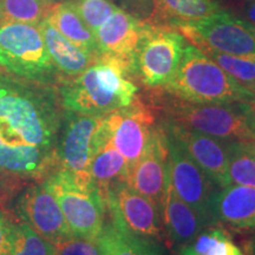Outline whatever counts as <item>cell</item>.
I'll use <instances>...</instances> for the list:
<instances>
[{
	"label": "cell",
	"instance_id": "obj_27",
	"mask_svg": "<svg viewBox=\"0 0 255 255\" xmlns=\"http://www.w3.org/2000/svg\"><path fill=\"white\" fill-rule=\"evenodd\" d=\"M229 182L255 188V143L231 142Z\"/></svg>",
	"mask_w": 255,
	"mask_h": 255
},
{
	"label": "cell",
	"instance_id": "obj_20",
	"mask_svg": "<svg viewBox=\"0 0 255 255\" xmlns=\"http://www.w3.org/2000/svg\"><path fill=\"white\" fill-rule=\"evenodd\" d=\"M38 26L51 60L55 64L56 69L64 75L70 77L77 76L96 60V57L64 37L47 19H44Z\"/></svg>",
	"mask_w": 255,
	"mask_h": 255
},
{
	"label": "cell",
	"instance_id": "obj_12",
	"mask_svg": "<svg viewBox=\"0 0 255 255\" xmlns=\"http://www.w3.org/2000/svg\"><path fill=\"white\" fill-rule=\"evenodd\" d=\"M102 116L64 111L56 148L57 168L91 180L90 164Z\"/></svg>",
	"mask_w": 255,
	"mask_h": 255
},
{
	"label": "cell",
	"instance_id": "obj_9",
	"mask_svg": "<svg viewBox=\"0 0 255 255\" xmlns=\"http://www.w3.org/2000/svg\"><path fill=\"white\" fill-rule=\"evenodd\" d=\"M168 148L169 181L180 199L202 219L206 227L215 225L214 199L220 188L187 154L183 146L164 131Z\"/></svg>",
	"mask_w": 255,
	"mask_h": 255
},
{
	"label": "cell",
	"instance_id": "obj_24",
	"mask_svg": "<svg viewBox=\"0 0 255 255\" xmlns=\"http://www.w3.org/2000/svg\"><path fill=\"white\" fill-rule=\"evenodd\" d=\"M180 251L181 255H245L229 233L216 226L203 228Z\"/></svg>",
	"mask_w": 255,
	"mask_h": 255
},
{
	"label": "cell",
	"instance_id": "obj_18",
	"mask_svg": "<svg viewBox=\"0 0 255 255\" xmlns=\"http://www.w3.org/2000/svg\"><path fill=\"white\" fill-rule=\"evenodd\" d=\"M159 214L168 239L178 248L193 240L206 227L195 210L175 193L169 178Z\"/></svg>",
	"mask_w": 255,
	"mask_h": 255
},
{
	"label": "cell",
	"instance_id": "obj_7",
	"mask_svg": "<svg viewBox=\"0 0 255 255\" xmlns=\"http://www.w3.org/2000/svg\"><path fill=\"white\" fill-rule=\"evenodd\" d=\"M184 46L178 32L146 24L133 56V73L145 87L163 88L176 73Z\"/></svg>",
	"mask_w": 255,
	"mask_h": 255
},
{
	"label": "cell",
	"instance_id": "obj_5",
	"mask_svg": "<svg viewBox=\"0 0 255 255\" xmlns=\"http://www.w3.org/2000/svg\"><path fill=\"white\" fill-rule=\"evenodd\" d=\"M41 182L58 202L71 234L97 240L105 225L107 206L92 180L56 168Z\"/></svg>",
	"mask_w": 255,
	"mask_h": 255
},
{
	"label": "cell",
	"instance_id": "obj_16",
	"mask_svg": "<svg viewBox=\"0 0 255 255\" xmlns=\"http://www.w3.org/2000/svg\"><path fill=\"white\" fill-rule=\"evenodd\" d=\"M146 23L129 12L117 8L95 32L98 56H113L131 60L138 47Z\"/></svg>",
	"mask_w": 255,
	"mask_h": 255
},
{
	"label": "cell",
	"instance_id": "obj_26",
	"mask_svg": "<svg viewBox=\"0 0 255 255\" xmlns=\"http://www.w3.org/2000/svg\"><path fill=\"white\" fill-rule=\"evenodd\" d=\"M56 2L50 0H0V25L24 23L39 25Z\"/></svg>",
	"mask_w": 255,
	"mask_h": 255
},
{
	"label": "cell",
	"instance_id": "obj_17",
	"mask_svg": "<svg viewBox=\"0 0 255 255\" xmlns=\"http://www.w3.org/2000/svg\"><path fill=\"white\" fill-rule=\"evenodd\" d=\"M215 223L238 232L255 231V188L228 184L220 188L213 206Z\"/></svg>",
	"mask_w": 255,
	"mask_h": 255
},
{
	"label": "cell",
	"instance_id": "obj_28",
	"mask_svg": "<svg viewBox=\"0 0 255 255\" xmlns=\"http://www.w3.org/2000/svg\"><path fill=\"white\" fill-rule=\"evenodd\" d=\"M201 51L214 60L223 71L227 72L239 84L255 94V57L233 56L209 49H202Z\"/></svg>",
	"mask_w": 255,
	"mask_h": 255
},
{
	"label": "cell",
	"instance_id": "obj_35",
	"mask_svg": "<svg viewBox=\"0 0 255 255\" xmlns=\"http://www.w3.org/2000/svg\"><path fill=\"white\" fill-rule=\"evenodd\" d=\"M122 1H124V0H122ZM126 1H132L133 4H135L136 1H139V0H126Z\"/></svg>",
	"mask_w": 255,
	"mask_h": 255
},
{
	"label": "cell",
	"instance_id": "obj_29",
	"mask_svg": "<svg viewBox=\"0 0 255 255\" xmlns=\"http://www.w3.org/2000/svg\"><path fill=\"white\" fill-rule=\"evenodd\" d=\"M71 1L83 20L94 33L119 8L110 0H71Z\"/></svg>",
	"mask_w": 255,
	"mask_h": 255
},
{
	"label": "cell",
	"instance_id": "obj_8",
	"mask_svg": "<svg viewBox=\"0 0 255 255\" xmlns=\"http://www.w3.org/2000/svg\"><path fill=\"white\" fill-rule=\"evenodd\" d=\"M199 49L240 57H255V26L226 11L177 26Z\"/></svg>",
	"mask_w": 255,
	"mask_h": 255
},
{
	"label": "cell",
	"instance_id": "obj_34",
	"mask_svg": "<svg viewBox=\"0 0 255 255\" xmlns=\"http://www.w3.org/2000/svg\"><path fill=\"white\" fill-rule=\"evenodd\" d=\"M248 107H250L252 116H253L254 122H255V97H254V100H252L251 102H248Z\"/></svg>",
	"mask_w": 255,
	"mask_h": 255
},
{
	"label": "cell",
	"instance_id": "obj_2",
	"mask_svg": "<svg viewBox=\"0 0 255 255\" xmlns=\"http://www.w3.org/2000/svg\"><path fill=\"white\" fill-rule=\"evenodd\" d=\"M131 73V60L98 56L87 70L60 84L58 95L63 109L90 116H104L128 107L136 100L138 91L128 78Z\"/></svg>",
	"mask_w": 255,
	"mask_h": 255
},
{
	"label": "cell",
	"instance_id": "obj_30",
	"mask_svg": "<svg viewBox=\"0 0 255 255\" xmlns=\"http://www.w3.org/2000/svg\"><path fill=\"white\" fill-rule=\"evenodd\" d=\"M56 255H101L97 240L71 235L53 242Z\"/></svg>",
	"mask_w": 255,
	"mask_h": 255
},
{
	"label": "cell",
	"instance_id": "obj_14",
	"mask_svg": "<svg viewBox=\"0 0 255 255\" xmlns=\"http://www.w3.org/2000/svg\"><path fill=\"white\" fill-rule=\"evenodd\" d=\"M168 178L167 137L158 123L144 154L129 167L126 182L148 197L161 212Z\"/></svg>",
	"mask_w": 255,
	"mask_h": 255
},
{
	"label": "cell",
	"instance_id": "obj_23",
	"mask_svg": "<svg viewBox=\"0 0 255 255\" xmlns=\"http://www.w3.org/2000/svg\"><path fill=\"white\" fill-rule=\"evenodd\" d=\"M152 18L169 26L193 23L221 11L216 0H150Z\"/></svg>",
	"mask_w": 255,
	"mask_h": 255
},
{
	"label": "cell",
	"instance_id": "obj_19",
	"mask_svg": "<svg viewBox=\"0 0 255 255\" xmlns=\"http://www.w3.org/2000/svg\"><path fill=\"white\" fill-rule=\"evenodd\" d=\"M128 170L129 163L111 143L101 121L90 164V176L103 200L111 186L120 181H126Z\"/></svg>",
	"mask_w": 255,
	"mask_h": 255
},
{
	"label": "cell",
	"instance_id": "obj_25",
	"mask_svg": "<svg viewBox=\"0 0 255 255\" xmlns=\"http://www.w3.org/2000/svg\"><path fill=\"white\" fill-rule=\"evenodd\" d=\"M5 255H56L55 246L26 223L9 220Z\"/></svg>",
	"mask_w": 255,
	"mask_h": 255
},
{
	"label": "cell",
	"instance_id": "obj_21",
	"mask_svg": "<svg viewBox=\"0 0 255 255\" xmlns=\"http://www.w3.org/2000/svg\"><path fill=\"white\" fill-rule=\"evenodd\" d=\"M101 255H165L159 242L139 238L109 219L97 238Z\"/></svg>",
	"mask_w": 255,
	"mask_h": 255
},
{
	"label": "cell",
	"instance_id": "obj_10",
	"mask_svg": "<svg viewBox=\"0 0 255 255\" xmlns=\"http://www.w3.org/2000/svg\"><path fill=\"white\" fill-rule=\"evenodd\" d=\"M109 219L136 237L157 242L163 238V223L157 207L126 181L109 188L104 197Z\"/></svg>",
	"mask_w": 255,
	"mask_h": 255
},
{
	"label": "cell",
	"instance_id": "obj_13",
	"mask_svg": "<svg viewBox=\"0 0 255 255\" xmlns=\"http://www.w3.org/2000/svg\"><path fill=\"white\" fill-rule=\"evenodd\" d=\"M12 212L19 221L52 244L72 235L58 202L43 182L30 183L19 191Z\"/></svg>",
	"mask_w": 255,
	"mask_h": 255
},
{
	"label": "cell",
	"instance_id": "obj_31",
	"mask_svg": "<svg viewBox=\"0 0 255 255\" xmlns=\"http://www.w3.org/2000/svg\"><path fill=\"white\" fill-rule=\"evenodd\" d=\"M9 218L4 210L0 209V255L6 253V240H7Z\"/></svg>",
	"mask_w": 255,
	"mask_h": 255
},
{
	"label": "cell",
	"instance_id": "obj_6",
	"mask_svg": "<svg viewBox=\"0 0 255 255\" xmlns=\"http://www.w3.org/2000/svg\"><path fill=\"white\" fill-rule=\"evenodd\" d=\"M0 68L14 77L43 84L55 79L57 69L38 25H0Z\"/></svg>",
	"mask_w": 255,
	"mask_h": 255
},
{
	"label": "cell",
	"instance_id": "obj_1",
	"mask_svg": "<svg viewBox=\"0 0 255 255\" xmlns=\"http://www.w3.org/2000/svg\"><path fill=\"white\" fill-rule=\"evenodd\" d=\"M64 111L49 84L0 72L1 176L39 181L55 170Z\"/></svg>",
	"mask_w": 255,
	"mask_h": 255
},
{
	"label": "cell",
	"instance_id": "obj_3",
	"mask_svg": "<svg viewBox=\"0 0 255 255\" xmlns=\"http://www.w3.org/2000/svg\"><path fill=\"white\" fill-rule=\"evenodd\" d=\"M155 108L162 121L223 141L255 143V122L248 102L193 103L159 91Z\"/></svg>",
	"mask_w": 255,
	"mask_h": 255
},
{
	"label": "cell",
	"instance_id": "obj_33",
	"mask_svg": "<svg viewBox=\"0 0 255 255\" xmlns=\"http://www.w3.org/2000/svg\"><path fill=\"white\" fill-rule=\"evenodd\" d=\"M244 254L255 255V231L251 232L244 240Z\"/></svg>",
	"mask_w": 255,
	"mask_h": 255
},
{
	"label": "cell",
	"instance_id": "obj_22",
	"mask_svg": "<svg viewBox=\"0 0 255 255\" xmlns=\"http://www.w3.org/2000/svg\"><path fill=\"white\" fill-rule=\"evenodd\" d=\"M46 19L64 37L97 58L98 50L95 33L83 20L71 0L56 2Z\"/></svg>",
	"mask_w": 255,
	"mask_h": 255
},
{
	"label": "cell",
	"instance_id": "obj_36",
	"mask_svg": "<svg viewBox=\"0 0 255 255\" xmlns=\"http://www.w3.org/2000/svg\"><path fill=\"white\" fill-rule=\"evenodd\" d=\"M50 1H52V2H59L58 0H50Z\"/></svg>",
	"mask_w": 255,
	"mask_h": 255
},
{
	"label": "cell",
	"instance_id": "obj_4",
	"mask_svg": "<svg viewBox=\"0 0 255 255\" xmlns=\"http://www.w3.org/2000/svg\"><path fill=\"white\" fill-rule=\"evenodd\" d=\"M162 89L193 103H235L255 97L195 45L184 46L176 73Z\"/></svg>",
	"mask_w": 255,
	"mask_h": 255
},
{
	"label": "cell",
	"instance_id": "obj_32",
	"mask_svg": "<svg viewBox=\"0 0 255 255\" xmlns=\"http://www.w3.org/2000/svg\"><path fill=\"white\" fill-rule=\"evenodd\" d=\"M241 11L245 20L255 26V0H242Z\"/></svg>",
	"mask_w": 255,
	"mask_h": 255
},
{
	"label": "cell",
	"instance_id": "obj_11",
	"mask_svg": "<svg viewBox=\"0 0 255 255\" xmlns=\"http://www.w3.org/2000/svg\"><path fill=\"white\" fill-rule=\"evenodd\" d=\"M102 127L130 167L148 148L156 128L155 114L136 98L128 107L102 116Z\"/></svg>",
	"mask_w": 255,
	"mask_h": 255
},
{
	"label": "cell",
	"instance_id": "obj_15",
	"mask_svg": "<svg viewBox=\"0 0 255 255\" xmlns=\"http://www.w3.org/2000/svg\"><path fill=\"white\" fill-rule=\"evenodd\" d=\"M168 135L183 146L187 154L202 169L219 188L228 184V161L231 142L205 135L182 126L162 121L159 122Z\"/></svg>",
	"mask_w": 255,
	"mask_h": 255
}]
</instances>
